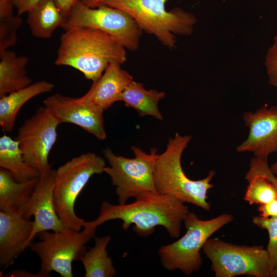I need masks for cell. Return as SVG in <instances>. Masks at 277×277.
I'll list each match as a JSON object with an SVG mask.
<instances>
[{
	"label": "cell",
	"instance_id": "obj_18",
	"mask_svg": "<svg viewBox=\"0 0 277 277\" xmlns=\"http://www.w3.org/2000/svg\"><path fill=\"white\" fill-rule=\"evenodd\" d=\"M38 179L20 182L10 171L1 168L0 211L21 213L31 197Z\"/></svg>",
	"mask_w": 277,
	"mask_h": 277
},
{
	"label": "cell",
	"instance_id": "obj_5",
	"mask_svg": "<svg viewBox=\"0 0 277 277\" xmlns=\"http://www.w3.org/2000/svg\"><path fill=\"white\" fill-rule=\"evenodd\" d=\"M105 160L93 152L83 153L55 170L53 188L55 211L65 228L80 231L86 221L74 209L76 199L90 177L104 172Z\"/></svg>",
	"mask_w": 277,
	"mask_h": 277
},
{
	"label": "cell",
	"instance_id": "obj_20",
	"mask_svg": "<svg viewBox=\"0 0 277 277\" xmlns=\"http://www.w3.org/2000/svg\"><path fill=\"white\" fill-rule=\"evenodd\" d=\"M27 13V23L31 34L38 38H50L66 21L53 0H42Z\"/></svg>",
	"mask_w": 277,
	"mask_h": 277
},
{
	"label": "cell",
	"instance_id": "obj_35",
	"mask_svg": "<svg viewBox=\"0 0 277 277\" xmlns=\"http://www.w3.org/2000/svg\"><path fill=\"white\" fill-rule=\"evenodd\" d=\"M271 172L277 177V161L269 166Z\"/></svg>",
	"mask_w": 277,
	"mask_h": 277
},
{
	"label": "cell",
	"instance_id": "obj_23",
	"mask_svg": "<svg viewBox=\"0 0 277 277\" xmlns=\"http://www.w3.org/2000/svg\"><path fill=\"white\" fill-rule=\"evenodd\" d=\"M111 236L106 235L94 238V245L86 250L81 257L85 277H113L116 273L107 247Z\"/></svg>",
	"mask_w": 277,
	"mask_h": 277
},
{
	"label": "cell",
	"instance_id": "obj_2",
	"mask_svg": "<svg viewBox=\"0 0 277 277\" xmlns=\"http://www.w3.org/2000/svg\"><path fill=\"white\" fill-rule=\"evenodd\" d=\"M126 48L101 30L85 27L65 30L61 36L55 65L73 68L93 82L109 65L127 61Z\"/></svg>",
	"mask_w": 277,
	"mask_h": 277
},
{
	"label": "cell",
	"instance_id": "obj_3",
	"mask_svg": "<svg viewBox=\"0 0 277 277\" xmlns=\"http://www.w3.org/2000/svg\"><path fill=\"white\" fill-rule=\"evenodd\" d=\"M191 140L190 135L176 133L169 139L165 150L155 159L153 180L157 191L184 203H189L209 211L207 192L213 187L211 183L216 172L211 170L206 177L199 180L190 179L185 173L181 157Z\"/></svg>",
	"mask_w": 277,
	"mask_h": 277
},
{
	"label": "cell",
	"instance_id": "obj_28",
	"mask_svg": "<svg viewBox=\"0 0 277 277\" xmlns=\"http://www.w3.org/2000/svg\"><path fill=\"white\" fill-rule=\"evenodd\" d=\"M269 84L277 88V35L267 51L265 61Z\"/></svg>",
	"mask_w": 277,
	"mask_h": 277
},
{
	"label": "cell",
	"instance_id": "obj_14",
	"mask_svg": "<svg viewBox=\"0 0 277 277\" xmlns=\"http://www.w3.org/2000/svg\"><path fill=\"white\" fill-rule=\"evenodd\" d=\"M55 170L40 174L34 190L21 211L22 216L29 220L34 216L33 228L29 239L30 245L38 234L44 231H61L66 228L55 209L53 188Z\"/></svg>",
	"mask_w": 277,
	"mask_h": 277
},
{
	"label": "cell",
	"instance_id": "obj_30",
	"mask_svg": "<svg viewBox=\"0 0 277 277\" xmlns=\"http://www.w3.org/2000/svg\"><path fill=\"white\" fill-rule=\"evenodd\" d=\"M42 0H15L14 7L16 9L17 14L21 15L27 12Z\"/></svg>",
	"mask_w": 277,
	"mask_h": 277
},
{
	"label": "cell",
	"instance_id": "obj_32",
	"mask_svg": "<svg viewBox=\"0 0 277 277\" xmlns=\"http://www.w3.org/2000/svg\"><path fill=\"white\" fill-rule=\"evenodd\" d=\"M15 0H0V16L13 13Z\"/></svg>",
	"mask_w": 277,
	"mask_h": 277
},
{
	"label": "cell",
	"instance_id": "obj_17",
	"mask_svg": "<svg viewBox=\"0 0 277 277\" xmlns=\"http://www.w3.org/2000/svg\"><path fill=\"white\" fill-rule=\"evenodd\" d=\"M54 85L42 80L0 97V126L6 132L12 131L16 116L22 107L35 96L51 91Z\"/></svg>",
	"mask_w": 277,
	"mask_h": 277
},
{
	"label": "cell",
	"instance_id": "obj_33",
	"mask_svg": "<svg viewBox=\"0 0 277 277\" xmlns=\"http://www.w3.org/2000/svg\"><path fill=\"white\" fill-rule=\"evenodd\" d=\"M9 276H37L43 277L42 275L38 272L37 274H32L26 271L23 270H13L9 273Z\"/></svg>",
	"mask_w": 277,
	"mask_h": 277
},
{
	"label": "cell",
	"instance_id": "obj_11",
	"mask_svg": "<svg viewBox=\"0 0 277 277\" xmlns=\"http://www.w3.org/2000/svg\"><path fill=\"white\" fill-rule=\"evenodd\" d=\"M59 123L45 106L25 120L18 128V141L26 162L39 173L52 169L49 153L57 140Z\"/></svg>",
	"mask_w": 277,
	"mask_h": 277
},
{
	"label": "cell",
	"instance_id": "obj_12",
	"mask_svg": "<svg viewBox=\"0 0 277 277\" xmlns=\"http://www.w3.org/2000/svg\"><path fill=\"white\" fill-rule=\"evenodd\" d=\"M43 103L60 124L71 123L100 141L106 139L104 110L83 96L74 98L57 93L46 98Z\"/></svg>",
	"mask_w": 277,
	"mask_h": 277
},
{
	"label": "cell",
	"instance_id": "obj_1",
	"mask_svg": "<svg viewBox=\"0 0 277 277\" xmlns=\"http://www.w3.org/2000/svg\"><path fill=\"white\" fill-rule=\"evenodd\" d=\"M130 204H112L103 201L97 217L86 224L96 228L108 221L119 219L122 228L132 230L141 236L152 234L157 226L165 228L169 235L178 238L182 223L189 210L185 203L168 195L157 192L146 191L134 197Z\"/></svg>",
	"mask_w": 277,
	"mask_h": 277
},
{
	"label": "cell",
	"instance_id": "obj_24",
	"mask_svg": "<svg viewBox=\"0 0 277 277\" xmlns=\"http://www.w3.org/2000/svg\"><path fill=\"white\" fill-rule=\"evenodd\" d=\"M243 197L250 205H262L277 199V188L267 179L255 176L248 181Z\"/></svg>",
	"mask_w": 277,
	"mask_h": 277
},
{
	"label": "cell",
	"instance_id": "obj_16",
	"mask_svg": "<svg viewBox=\"0 0 277 277\" xmlns=\"http://www.w3.org/2000/svg\"><path fill=\"white\" fill-rule=\"evenodd\" d=\"M121 66L117 63L109 65L83 97L104 110L121 101L124 90L133 80L132 76Z\"/></svg>",
	"mask_w": 277,
	"mask_h": 277
},
{
	"label": "cell",
	"instance_id": "obj_22",
	"mask_svg": "<svg viewBox=\"0 0 277 277\" xmlns=\"http://www.w3.org/2000/svg\"><path fill=\"white\" fill-rule=\"evenodd\" d=\"M0 168L10 171L23 182L37 178L39 172L25 161L18 141L4 134L0 137Z\"/></svg>",
	"mask_w": 277,
	"mask_h": 277
},
{
	"label": "cell",
	"instance_id": "obj_25",
	"mask_svg": "<svg viewBox=\"0 0 277 277\" xmlns=\"http://www.w3.org/2000/svg\"><path fill=\"white\" fill-rule=\"evenodd\" d=\"M252 223L261 229L268 232L269 242L267 247L269 261L271 276L277 266V216L264 217L257 215L252 217Z\"/></svg>",
	"mask_w": 277,
	"mask_h": 277
},
{
	"label": "cell",
	"instance_id": "obj_13",
	"mask_svg": "<svg viewBox=\"0 0 277 277\" xmlns=\"http://www.w3.org/2000/svg\"><path fill=\"white\" fill-rule=\"evenodd\" d=\"M243 120L249 130L247 137L237 146L238 152H251L254 157L267 161L277 151V106L261 107L247 111Z\"/></svg>",
	"mask_w": 277,
	"mask_h": 277
},
{
	"label": "cell",
	"instance_id": "obj_26",
	"mask_svg": "<svg viewBox=\"0 0 277 277\" xmlns=\"http://www.w3.org/2000/svg\"><path fill=\"white\" fill-rule=\"evenodd\" d=\"M22 24L19 15L13 13L0 16V54L17 41V31Z\"/></svg>",
	"mask_w": 277,
	"mask_h": 277
},
{
	"label": "cell",
	"instance_id": "obj_29",
	"mask_svg": "<svg viewBox=\"0 0 277 277\" xmlns=\"http://www.w3.org/2000/svg\"><path fill=\"white\" fill-rule=\"evenodd\" d=\"M258 210L260 215L264 217L277 216V199L262 205H260Z\"/></svg>",
	"mask_w": 277,
	"mask_h": 277
},
{
	"label": "cell",
	"instance_id": "obj_9",
	"mask_svg": "<svg viewBox=\"0 0 277 277\" xmlns=\"http://www.w3.org/2000/svg\"><path fill=\"white\" fill-rule=\"evenodd\" d=\"M202 250L216 277L271 276L269 256L263 246L235 245L215 238H209Z\"/></svg>",
	"mask_w": 277,
	"mask_h": 277
},
{
	"label": "cell",
	"instance_id": "obj_27",
	"mask_svg": "<svg viewBox=\"0 0 277 277\" xmlns=\"http://www.w3.org/2000/svg\"><path fill=\"white\" fill-rule=\"evenodd\" d=\"M247 174L250 178L264 177L277 188V177L270 170L267 161L259 158L252 159L249 164Z\"/></svg>",
	"mask_w": 277,
	"mask_h": 277
},
{
	"label": "cell",
	"instance_id": "obj_8",
	"mask_svg": "<svg viewBox=\"0 0 277 277\" xmlns=\"http://www.w3.org/2000/svg\"><path fill=\"white\" fill-rule=\"evenodd\" d=\"M135 157L127 158L114 154L109 148L103 150L109 166H106L104 172L111 178L115 186L118 204L126 203L130 197H135L146 191L159 192L153 180V170L157 150L151 149L146 153L140 148L131 147Z\"/></svg>",
	"mask_w": 277,
	"mask_h": 277
},
{
	"label": "cell",
	"instance_id": "obj_10",
	"mask_svg": "<svg viewBox=\"0 0 277 277\" xmlns=\"http://www.w3.org/2000/svg\"><path fill=\"white\" fill-rule=\"evenodd\" d=\"M85 27L103 31L118 41L126 49L136 51L143 31L128 13L105 4L90 8L80 0L62 26L65 30Z\"/></svg>",
	"mask_w": 277,
	"mask_h": 277
},
{
	"label": "cell",
	"instance_id": "obj_6",
	"mask_svg": "<svg viewBox=\"0 0 277 277\" xmlns=\"http://www.w3.org/2000/svg\"><path fill=\"white\" fill-rule=\"evenodd\" d=\"M233 219L231 214L224 213L203 220L189 211L183 221L186 229L185 234L173 243L159 248L161 264L168 270H180L187 275L197 272L202 267L201 250L206 242Z\"/></svg>",
	"mask_w": 277,
	"mask_h": 277
},
{
	"label": "cell",
	"instance_id": "obj_21",
	"mask_svg": "<svg viewBox=\"0 0 277 277\" xmlns=\"http://www.w3.org/2000/svg\"><path fill=\"white\" fill-rule=\"evenodd\" d=\"M165 96V93L155 89H146L143 84L133 80L122 94L121 101L125 106L135 109L141 116H151L162 120L159 103Z\"/></svg>",
	"mask_w": 277,
	"mask_h": 277
},
{
	"label": "cell",
	"instance_id": "obj_36",
	"mask_svg": "<svg viewBox=\"0 0 277 277\" xmlns=\"http://www.w3.org/2000/svg\"><path fill=\"white\" fill-rule=\"evenodd\" d=\"M271 276L277 277V266L275 268V269L273 270L271 274Z\"/></svg>",
	"mask_w": 277,
	"mask_h": 277
},
{
	"label": "cell",
	"instance_id": "obj_31",
	"mask_svg": "<svg viewBox=\"0 0 277 277\" xmlns=\"http://www.w3.org/2000/svg\"><path fill=\"white\" fill-rule=\"evenodd\" d=\"M78 1L79 0H53L66 19L67 18Z\"/></svg>",
	"mask_w": 277,
	"mask_h": 277
},
{
	"label": "cell",
	"instance_id": "obj_19",
	"mask_svg": "<svg viewBox=\"0 0 277 277\" xmlns=\"http://www.w3.org/2000/svg\"><path fill=\"white\" fill-rule=\"evenodd\" d=\"M28 61L27 56H17L7 50L0 54V97L32 83L26 69Z\"/></svg>",
	"mask_w": 277,
	"mask_h": 277
},
{
	"label": "cell",
	"instance_id": "obj_15",
	"mask_svg": "<svg viewBox=\"0 0 277 277\" xmlns=\"http://www.w3.org/2000/svg\"><path fill=\"white\" fill-rule=\"evenodd\" d=\"M33 226V221L21 213L0 211V267L3 270L30 246Z\"/></svg>",
	"mask_w": 277,
	"mask_h": 277
},
{
	"label": "cell",
	"instance_id": "obj_4",
	"mask_svg": "<svg viewBox=\"0 0 277 277\" xmlns=\"http://www.w3.org/2000/svg\"><path fill=\"white\" fill-rule=\"evenodd\" d=\"M169 0H107L103 4L118 8L130 15L141 29L154 35L160 43L172 49L176 47L175 35L192 34L197 18L179 7L168 11Z\"/></svg>",
	"mask_w": 277,
	"mask_h": 277
},
{
	"label": "cell",
	"instance_id": "obj_34",
	"mask_svg": "<svg viewBox=\"0 0 277 277\" xmlns=\"http://www.w3.org/2000/svg\"><path fill=\"white\" fill-rule=\"evenodd\" d=\"M83 4L90 8H96L107 0H80Z\"/></svg>",
	"mask_w": 277,
	"mask_h": 277
},
{
	"label": "cell",
	"instance_id": "obj_7",
	"mask_svg": "<svg viewBox=\"0 0 277 277\" xmlns=\"http://www.w3.org/2000/svg\"><path fill=\"white\" fill-rule=\"evenodd\" d=\"M95 230L85 223L80 231L66 228L39 233L40 241L30 245L41 261L38 272L43 277L50 276L52 271L62 277H72V263L80 260L87 250L86 245L94 236Z\"/></svg>",
	"mask_w": 277,
	"mask_h": 277
}]
</instances>
